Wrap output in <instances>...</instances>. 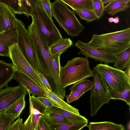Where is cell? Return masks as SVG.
Instances as JSON below:
<instances>
[{
	"label": "cell",
	"instance_id": "1",
	"mask_svg": "<svg viewBox=\"0 0 130 130\" xmlns=\"http://www.w3.org/2000/svg\"><path fill=\"white\" fill-rule=\"evenodd\" d=\"M28 30L34 41L39 73L47 79L52 92L57 93L61 91L64 87L61 79L58 78L55 73L49 47L43 39L33 22L28 26Z\"/></svg>",
	"mask_w": 130,
	"mask_h": 130
},
{
	"label": "cell",
	"instance_id": "2",
	"mask_svg": "<svg viewBox=\"0 0 130 130\" xmlns=\"http://www.w3.org/2000/svg\"><path fill=\"white\" fill-rule=\"evenodd\" d=\"M88 43L96 48L117 56L130 47V28L112 32L93 35Z\"/></svg>",
	"mask_w": 130,
	"mask_h": 130
},
{
	"label": "cell",
	"instance_id": "3",
	"mask_svg": "<svg viewBox=\"0 0 130 130\" xmlns=\"http://www.w3.org/2000/svg\"><path fill=\"white\" fill-rule=\"evenodd\" d=\"M31 17L42 38L49 47L63 38L58 29L45 11L40 0H37Z\"/></svg>",
	"mask_w": 130,
	"mask_h": 130
},
{
	"label": "cell",
	"instance_id": "4",
	"mask_svg": "<svg viewBox=\"0 0 130 130\" xmlns=\"http://www.w3.org/2000/svg\"><path fill=\"white\" fill-rule=\"evenodd\" d=\"M95 67L106 84L110 99L130 89V79L124 71L106 63L98 64Z\"/></svg>",
	"mask_w": 130,
	"mask_h": 130
},
{
	"label": "cell",
	"instance_id": "5",
	"mask_svg": "<svg viewBox=\"0 0 130 130\" xmlns=\"http://www.w3.org/2000/svg\"><path fill=\"white\" fill-rule=\"evenodd\" d=\"M60 77L66 87L87 78L93 76L88 57H76L68 60L65 66L60 67Z\"/></svg>",
	"mask_w": 130,
	"mask_h": 130
},
{
	"label": "cell",
	"instance_id": "6",
	"mask_svg": "<svg viewBox=\"0 0 130 130\" xmlns=\"http://www.w3.org/2000/svg\"><path fill=\"white\" fill-rule=\"evenodd\" d=\"M52 16L68 35L72 37L78 36L84 27L76 17L74 10L70 9L61 0L51 3Z\"/></svg>",
	"mask_w": 130,
	"mask_h": 130
},
{
	"label": "cell",
	"instance_id": "7",
	"mask_svg": "<svg viewBox=\"0 0 130 130\" xmlns=\"http://www.w3.org/2000/svg\"><path fill=\"white\" fill-rule=\"evenodd\" d=\"M18 45L22 54L33 69L39 73L38 64L34 44L29 31L23 22L16 19Z\"/></svg>",
	"mask_w": 130,
	"mask_h": 130
},
{
	"label": "cell",
	"instance_id": "8",
	"mask_svg": "<svg viewBox=\"0 0 130 130\" xmlns=\"http://www.w3.org/2000/svg\"><path fill=\"white\" fill-rule=\"evenodd\" d=\"M92 70L93 85L90 89L89 101L91 117L95 116L101 107L105 104H108L111 99L106 84L95 67Z\"/></svg>",
	"mask_w": 130,
	"mask_h": 130
},
{
	"label": "cell",
	"instance_id": "9",
	"mask_svg": "<svg viewBox=\"0 0 130 130\" xmlns=\"http://www.w3.org/2000/svg\"><path fill=\"white\" fill-rule=\"evenodd\" d=\"M9 57L15 71L23 73L35 81L41 87L45 88L38 73L33 69L20 51L17 43L9 47Z\"/></svg>",
	"mask_w": 130,
	"mask_h": 130
},
{
	"label": "cell",
	"instance_id": "10",
	"mask_svg": "<svg viewBox=\"0 0 130 130\" xmlns=\"http://www.w3.org/2000/svg\"><path fill=\"white\" fill-rule=\"evenodd\" d=\"M29 96V114L23 123V130H37V126L40 118L44 115L47 108L34 95Z\"/></svg>",
	"mask_w": 130,
	"mask_h": 130
},
{
	"label": "cell",
	"instance_id": "11",
	"mask_svg": "<svg viewBox=\"0 0 130 130\" xmlns=\"http://www.w3.org/2000/svg\"><path fill=\"white\" fill-rule=\"evenodd\" d=\"M75 46L80 50L79 53L105 63H114L117 59L116 55L98 49L91 46L88 43L80 40L75 43Z\"/></svg>",
	"mask_w": 130,
	"mask_h": 130
},
{
	"label": "cell",
	"instance_id": "12",
	"mask_svg": "<svg viewBox=\"0 0 130 130\" xmlns=\"http://www.w3.org/2000/svg\"><path fill=\"white\" fill-rule=\"evenodd\" d=\"M0 90V111L5 110L19 99L28 93L26 89L22 85L13 87L6 86Z\"/></svg>",
	"mask_w": 130,
	"mask_h": 130
},
{
	"label": "cell",
	"instance_id": "13",
	"mask_svg": "<svg viewBox=\"0 0 130 130\" xmlns=\"http://www.w3.org/2000/svg\"><path fill=\"white\" fill-rule=\"evenodd\" d=\"M37 0H0V4L5 5L15 13L24 14L27 17L31 15Z\"/></svg>",
	"mask_w": 130,
	"mask_h": 130
},
{
	"label": "cell",
	"instance_id": "14",
	"mask_svg": "<svg viewBox=\"0 0 130 130\" xmlns=\"http://www.w3.org/2000/svg\"><path fill=\"white\" fill-rule=\"evenodd\" d=\"M13 78L27 89L28 92L37 97H46L43 88L35 81L25 74L15 71Z\"/></svg>",
	"mask_w": 130,
	"mask_h": 130
},
{
	"label": "cell",
	"instance_id": "15",
	"mask_svg": "<svg viewBox=\"0 0 130 130\" xmlns=\"http://www.w3.org/2000/svg\"><path fill=\"white\" fill-rule=\"evenodd\" d=\"M17 32L16 28L0 33V55L9 57V47L17 43Z\"/></svg>",
	"mask_w": 130,
	"mask_h": 130
},
{
	"label": "cell",
	"instance_id": "16",
	"mask_svg": "<svg viewBox=\"0 0 130 130\" xmlns=\"http://www.w3.org/2000/svg\"><path fill=\"white\" fill-rule=\"evenodd\" d=\"M0 14L2 17L4 31L16 28V19L14 13L7 6L0 4Z\"/></svg>",
	"mask_w": 130,
	"mask_h": 130
},
{
	"label": "cell",
	"instance_id": "17",
	"mask_svg": "<svg viewBox=\"0 0 130 130\" xmlns=\"http://www.w3.org/2000/svg\"><path fill=\"white\" fill-rule=\"evenodd\" d=\"M43 88L46 97L53 103L54 106L77 114H79L78 109L66 103L55 93L47 90L45 88Z\"/></svg>",
	"mask_w": 130,
	"mask_h": 130
},
{
	"label": "cell",
	"instance_id": "18",
	"mask_svg": "<svg viewBox=\"0 0 130 130\" xmlns=\"http://www.w3.org/2000/svg\"><path fill=\"white\" fill-rule=\"evenodd\" d=\"M86 126L89 130H125L124 126L122 124H117L109 121L90 122Z\"/></svg>",
	"mask_w": 130,
	"mask_h": 130
},
{
	"label": "cell",
	"instance_id": "19",
	"mask_svg": "<svg viewBox=\"0 0 130 130\" xmlns=\"http://www.w3.org/2000/svg\"><path fill=\"white\" fill-rule=\"evenodd\" d=\"M72 44V41L70 38H63L50 46L49 47L50 51L52 55L60 56Z\"/></svg>",
	"mask_w": 130,
	"mask_h": 130
},
{
	"label": "cell",
	"instance_id": "20",
	"mask_svg": "<svg viewBox=\"0 0 130 130\" xmlns=\"http://www.w3.org/2000/svg\"><path fill=\"white\" fill-rule=\"evenodd\" d=\"M48 109L63 116L72 122H88V121L85 117L80 114H77L55 106Z\"/></svg>",
	"mask_w": 130,
	"mask_h": 130
},
{
	"label": "cell",
	"instance_id": "21",
	"mask_svg": "<svg viewBox=\"0 0 130 130\" xmlns=\"http://www.w3.org/2000/svg\"><path fill=\"white\" fill-rule=\"evenodd\" d=\"M129 6V3L113 0L104 6V10L109 15H113L118 13L125 11Z\"/></svg>",
	"mask_w": 130,
	"mask_h": 130
},
{
	"label": "cell",
	"instance_id": "22",
	"mask_svg": "<svg viewBox=\"0 0 130 130\" xmlns=\"http://www.w3.org/2000/svg\"><path fill=\"white\" fill-rule=\"evenodd\" d=\"M117 59L114 63V67L123 70L130 65V47L118 54Z\"/></svg>",
	"mask_w": 130,
	"mask_h": 130
},
{
	"label": "cell",
	"instance_id": "23",
	"mask_svg": "<svg viewBox=\"0 0 130 130\" xmlns=\"http://www.w3.org/2000/svg\"><path fill=\"white\" fill-rule=\"evenodd\" d=\"M88 123V122H70L49 125L50 130H80L86 126Z\"/></svg>",
	"mask_w": 130,
	"mask_h": 130
},
{
	"label": "cell",
	"instance_id": "24",
	"mask_svg": "<svg viewBox=\"0 0 130 130\" xmlns=\"http://www.w3.org/2000/svg\"><path fill=\"white\" fill-rule=\"evenodd\" d=\"M62 1L73 10L77 9L93 11L92 0H68Z\"/></svg>",
	"mask_w": 130,
	"mask_h": 130
},
{
	"label": "cell",
	"instance_id": "25",
	"mask_svg": "<svg viewBox=\"0 0 130 130\" xmlns=\"http://www.w3.org/2000/svg\"><path fill=\"white\" fill-rule=\"evenodd\" d=\"M25 96H23L5 110L15 119L20 116L25 107Z\"/></svg>",
	"mask_w": 130,
	"mask_h": 130
},
{
	"label": "cell",
	"instance_id": "26",
	"mask_svg": "<svg viewBox=\"0 0 130 130\" xmlns=\"http://www.w3.org/2000/svg\"><path fill=\"white\" fill-rule=\"evenodd\" d=\"M43 117L46 122L49 125L72 122L63 116L52 111L48 109Z\"/></svg>",
	"mask_w": 130,
	"mask_h": 130
},
{
	"label": "cell",
	"instance_id": "27",
	"mask_svg": "<svg viewBox=\"0 0 130 130\" xmlns=\"http://www.w3.org/2000/svg\"><path fill=\"white\" fill-rule=\"evenodd\" d=\"M73 84L69 88V90L71 92L82 91L86 92L91 89L92 86L93 82L85 78Z\"/></svg>",
	"mask_w": 130,
	"mask_h": 130
},
{
	"label": "cell",
	"instance_id": "28",
	"mask_svg": "<svg viewBox=\"0 0 130 130\" xmlns=\"http://www.w3.org/2000/svg\"><path fill=\"white\" fill-rule=\"evenodd\" d=\"M15 120L5 110L0 111V130H8Z\"/></svg>",
	"mask_w": 130,
	"mask_h": 130
},
{
	"label": "cell",
	"instance_id": "29",
	"mask_svg": "<svg viewBox=\"0 0 130 130\" xmlns=\"http://www.w3.org/2000/svg\"><path fill=\"white\" fill-rule=\"evenodd\" d=\"M75 11L80 19L88 22H92L96 20V16L93 11L83 9H75Z\"/></svg>",
	"mask_w": 130,
	"mask_h": 130
},
{
	"label": "cell",
	"instance_id": "30",
	"mask_svg": "<svg viewBox=\"0 0 130 130\" xmlns=\"http://www.w3.org/2000/svg\"><path fill=\"white\" fill-rule=\"evenodd\" d=\"M93 11L98 19L103 15L104 10V4L101 0H92Z\"/></svg>",
	"mask_w": 130,
	"mask_h": 130
},
{
	"label": "cell",
	"instance_id": "31",
	"mask_svg": "<svg viewBox=\"0 0 130 130\" xmlns=\"http://www.w3.org/2000/svg\"><path fill=\"white\" fill-rule=\"evenodd\" d=\"M111 99L119 100L123 101L130 107V89L126 90L120 94L111 96Z\"/></svg>",
	"mask_w": 130,
	"mask_h": 130
},
{
	"label": "cell",
	"instance_id": "32",
	"mask_svg": "<svg viewBox=\"0 0 130 130\" xmlns=\"http://www.w3.org/2000/svg\"><path fill=\"white\" fill-rule=\"evenodd\" d=\"M60 57V56L52 55V64L55 73L58 78L61 79L60 75L61 67Z\"/></svg>",
	"mask_w": 130,
	"mask_h": 130
},
{
	"label": "cell",
	"instance_id": "33",
	"mask_svg": "<svg viewBox=\"0 0 130 130\" xmlns=\"http://www.w3.org/2000/svg\"><path fill=\"white\" fill-rule=\"evenodd\" d=\"M85 93L82 91L71 92L69 94L66 96L67 103L69 104L77 100Z\"/></svg>",
	"mask_w": 130,
	"mask_h": 130
},
{
	"label": "cell",
	"instance_id": "34",
	"mask_svg": "<svg viewBox=\"0 0 130 130\" xmlns=\"http://www.w3.org/2000/svg\"><path fill=\"white\" fill-rule=\"evenodd\" d=\"M8 130H23L22 119L19 116L18 119L12 122Z\"/></svg>",
	"mask_w": 130,
	"mask_h": 130
},
{
	"label": "cell",
	"instance_id": "35",
	"mask_svg": "<svg viewBox=\"0 0 130 130\" xmlns=\"http://www.w3.org/2000/svg\"><path fill=\"white\" fill-rule=\"evenodd\" d=\"M48 16L52 18L51 3L50 0H40Z\"/></svg>",
	"mask_w": 130,
	"mask_h": 130
},
{
	"label": "cell",
	"instance_id": "36",
	"mask_svg": "<svg viewBox=\"0 0 130 130\" xmlns=\"http://www.w3.org/2000/svg\"><path fill=\"white\" fill-rule=\"evenodd\" d=\"M37 130H50V125L46 122L43 117L40 118L38 122Z\"/></svg>",
	"mask_w": 130,
	"mask_h": 130
},
{
	"label": "cell",
	"instance_id": "37",
	"mask_svg": "<svg viewBox=\"0 0 130 130\" xmlns=\"http://www.w3.org/2000/svg\"><path fill=\"white\" fill-rule=\"evenodd\" d=\"M36 98L47 109L54 106L53 103L46 97H37Z\"/></svg>",
	"mask_w": 130,
	"mask_h": 130
},
{
	"label": "cell",
	"instance_id": "38",
	"mask_svg": "<svg viewBox=\"0 0 130 130\" xmlns=\"http://www.w3.org/2000/svg\"><path fill=\"white\" fill-rule=\"evenodd\" d=\"M38 74L45 88L47 90L52 91V89L47 79L42 74L40 73Z\"/></svg>",
	"mask_w": 130,
	"mask_h": 130
},
{
	"label": "cell",
	"instance_id": "39",
	"mask_svg": "<svg viewBox=\"0 0 130 130\" xmlns=\"http://www.w3.org/2000/svg\"><path fill=\"white\" fill-rule=\"evenodd\" d=\"M4 31L3 22L2 17L0 14V33Z\"/></svg>",
	"mask_w": 130,
	"mask_h": 130
},
{
	"label": "cell",
	"instance_id": "40",
	"mask_svg": "<svg viewBox=\"0 0 130 130\" xmlns=\"http://www.w3.org/2000/svg\"><path fill=\"white\" fill-rule=\"evenodd\" d=\"M130 65H129L128 66V67L126 68L127 69L125 71H124L126 75H127V76L129 79H130Z\"/></svg>",
	"mask_w": 130,
	"mask_h": 130
},
{
	"label": "cell",
	"instance_id": "41",
	"mask_svg": "<svg viewBox=\"0 0 130 130\" xmlns=\"http://www.w3.org/2000/svg\"><path fill=\"white\" fill-rule=\"evenodd\" d=\"M119 21V18L117 16L114 18L113 22L116 24L118 23Z\"/></svg>",
	"mask_w": 130,
	"mask_h": 130
},
{
	"label": "cell",
	"instance_id": "42",
	"mask_svg": "<svg viewBox=\"0 0 130 130\" xmlns=\"http://www.w3.org/2000/svg\"><path fill=\"white\" fill-rule=\"evenodd\" d=\"M119 2L123 3H129L130 2V0H117Z\"/></svg>",
	"mask_w": 130,
	"mask_h": 130
},
{
	"label": "cell",
	"instance_id": "43",
	"mask_svg": "<svg viewBox=\"0 0 130 130\" xmlns=\"http://www.w3.org/2000/svg\"><path fill=\"white\" fill-rule=\"evenodd\" d=\"M103 3L104 4L109 3L113 0H101Z\"/></svg>",
	"mask_w": 130,
	"mask_h": 130
},
{
	"label": "cell",
	"instance_id": "44",
	"mask_svg": "<svg viewBox=\"0 0 130 130\" xmlns=\"http://www.w3.org/2000/svg\"><path fill=\"white\" fill-rule=\"evenodd\" d=\"M114 18L113 17H111L108 19V22L110 23L113 22Z\"/></svg>",
	"mask_w": 130,
	"mask_h": 130
},
{
	"label": "cell",
	"instance_id": "45",
	"mask_svg": "<svg viewBox=\"0 0 130 130\" xmlns=\"http://www.w3.org/2000/svg\"><path fill=\"white\" fill-rule=\"evenodd\" d=\"M62 1H67L68 0H61Z\"/></svg>",
	"mask_w": 130,
	"mask_h": 130
},
{
	"label": "cell",
	"instance_id": "46",
	"mask_svg": "<svg viewBox=\"0 0 130 130\" xmlns=\"http://www.w3.org/2000/svg\"></svg>",
	"mask_w": 130,
	"mask_h": 130
}]
</instances>
